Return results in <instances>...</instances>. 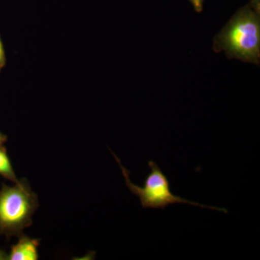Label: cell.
<instances>
[{
	"mask_svg": "<svg viewBox=\"0 0 260 260\" xmlns=\"http://www.w3.org/2000/svg\"><path fill=\"white\" fill-rule=\"evenodd\" d=\"M5 64H6V56H5L4 46H3L1 37H0V72L4 68Z\"/></svg>",
	"mask_w": 260,
	"mask_h": 260,
	"instance_id": "8992f818",
	"label": "cell"
},
{
	"mask_svg": "<svg viewBox=\"0 0 260 260\" xmlns=\"http://www.w3.org/2000/svg\"><path fill=\"white\" fill-rule=\"evenodd\" d=\"M213 51H223L228 59H236L259 66L260 13L249 4L236 12L213 39Z\"/></svg>",
	"mask_w": 260,
	"mask_h": 260,
	"instance_id": "6da1fadb",
	"label": "cell"
},
{
	"mask_svg": "<svg viewBox=\"0 0 260 260\" xmlns=\"http://www.w3.org/2000/svg\"><path fill=\"white\" fill-rule=\"evenodd\" d=\"M38 195L26 179L13 186L3 184L0 189V235L8 239L23 235L32 224V217L39 208Z\"/></svg>",
	"mask_w": 260,
	"mask_h": 260,
	"instance_id": "7a4b0ae2",
	"label": "cell"
},
{
	"mask_svg": "<svg viewBox=\"0 0 260 260\" xmlns=\"http://www.w3.org/2000/svg\"><path fill=\"white\" fill-rule=\"evenodd\" d=\"M192 5L195 11L198 13H201L203 10V5H204V0H189Z\"/></svg>",
	"mask_w": 260,
	"mask_h": 260,
	"instance_id": "52a82bcc",
	"label": "cell"
},
{
	"mask_svg": "<svg viewBox=\"0 0 260 260\" xmlns=\"http://www.w3.org/2000/svg\"><path fill=\"white\" fill-rule=\"evenodd\" d=\"M7 141H8V136L6 135L3 134L2 132H0V146L4 145Z\"/></svg>",
	"mask_w": 260,
	"mask_h": 260,
	"instance_id": "9c48e42d",
	"label": "cell"
},
{
	"mask_svg": "<svg viewBox=\"0 0 260 260\" xmlns=\"http://www.w3.org/2000/svg\"><path fill=\"white\" fill-rule=\"evenodd\" d=\"M251 8L256 13H260V0H250L249 3Z\"/></svg>",
	"mask_w": 260,
	"mask_h": 260,
	"instance_id": "ba28073f",
	"label": "cell"
},
{
	"mask_svg": "<svg viewBox=\"0 0 260 260\" xmlns=\"http://www.w3.org/2000/svg\"><path fill=\"white\" fill-rule=\"evenodd\" d=\"M8 255L5 251L0 250V259H8Z\"/></svg>",
	"mask_w": 260,
	"mask_h": 260,
	"instance_id": "30bf717a",
	"label": "cell"
},
{
	"mask_svg": "<svg viewBox=\"0 0 260 260\" xmlns=\"http://www.w3.org/2000/svg\"><path fill=\"white\" fill-rule=\"evenodd\" d=\"M0 176L14 184L19 181L4 145L0 146Z\"/></svg>",
	"mask_w": 260,
	"mask_h": 260,
	"instance_id": "5b68a950",
	"label": "cell"
},
{
	"mask_svg": "<svg viewBox=\"0 0 260 260\" xmlns=\"http://www.w3.org/2000/svg\"><path fill=\"white\" fill-rule=\"evenodd\" d=\"M112 152L116 162L119 164L125 179V184L132 194L136 195L140 199V204L143 208L165 210L169 205L174 204H188L200 207L202 208H209L227 214V209L223 208L209 206L200 204L195 202L189 201L181 197L175 195L171 191L170 182L165 174L162 172L156 162L150 160L148 165L150 169V174L145 177L144 185L140 186L133 184L130 180V172L123 167L121 160Z\"/></svg>",
	"mask_w": 260,
	"mask_h": 260,
	"instance_id": "3957f363",
	"label": "cell"
},
{
	"mask_svg": "<svg viewBox=\"0 0 260 260\" xmlns=\"http://www.w3.org/2000/svg\"><path fill=\"white\" fill-rule=\"evenodd\" d=\"M16 244L11 246L8 253V260H37L39 259L38 248L40 239H32L25 234L19 237Z\"/></svg>",
	"mask_w": 260,
	"mask_h": 260,
	"instance_id": "277c9868",
	"label": "cell"
}]
</instances>
